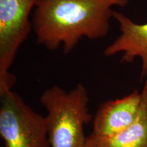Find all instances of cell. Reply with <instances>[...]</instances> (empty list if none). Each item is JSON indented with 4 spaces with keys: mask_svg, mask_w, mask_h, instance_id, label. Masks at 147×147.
Segmentation results:
<instances>
[{
    "mask_svg": "<svg viewBox=\"0 0 147 147\" xmlns=\"http://www.w3.org/2000/svg\"><path fill=\"white\" fill-rule=\"evenodd\" d=\"M142 102V93L135 89L123 97L104 102L97 111L90 136L108 138L122 131L136 119Z\"/></svg>",
    "mask_w": 147,
    "mask_h": 147,
    "instance_id": "obj_5",
    "label": "cell"
},
{
    "mask_svg": "<svg viewBox=\"0 0 147 147\" xmlns=\"http://www.w3.org/2000/svg\"><path fill=\"white\" fill-rule=\"evenodd\" d=\"M0 96V135L3 147H51L45 117L12 90Z\"/></svg>",
    "mask_w": 147,
    "mask_h": 147,
    "instance_id": "obj_3",
    "label": "cell"
},
{
    "mask_svg": "<svg viewBox=\"0 0 147 147\" xmlns=\"http://www.w3.org/2000/svg\"><path fill=\"white\" fill-rule=\"evenodd\" d=\"M36 1L0 0V95L11 91L16 82V77L9 70L33 28L29 14Z\"/></svg>",
    "mask_w": 147,
    "mask_h": 147,
    "instance_id": "obj_4",
    "label": "cell"
},
{
    "mask_svg": "<svg viewBox=\"0 0 147 147\" xmlns=\"http://www.w3.org/2000/svg\"><path fill=\"white\" fill-rule=\"evenodd\" d=\"M40 101L47 112L51 147H86L84 127L93 116L89 113L88 92L83 84L78 83L69 92L53 86L42 93Z\"/></svg>",
    "mask_w": 147,
    "mask_h": 147,
    "instance_id": "obj_2",
    "label": "cell"
},
{
    "mask_svg": "<svg viewBox=\"0 0 147 147\" xmlns=\"http://www.w3.org/2000/svg\"><path fill=\"white\" fill-rule=\"evenodd\" d=\"M113 18L118 22L121 35L104 51L106 57L122 53L121 61L132 63L139 57L142 60L141 79L147 76V23L137 24L125 14L114 11Z\"/></svg>",
    "mask_w": 147,
    "mask_h": 147,
    "instance_id": "obj_6",
    "label": "cell"
},
{
    "mask_svg": "<svg viewBox=\"0 0 147 147\" xmlns=\"http://www.w3.org/2000/svg\"><path fill=\"white\" fill-rule=\"evenodd\" d=\"M128 0H37L32 24L37 42L49 51L63 46L69 54L83 38L107 36L113 7H125Z\"/></svg>",
    "mask_w": 147,
    "mask_h": 147,
    "instance_id": "obj_1",
    "label": "cell"
},
{
    "mask_svg": "<svg viewBox=\"0 0 147 147\" xmlns=\"http://www.w3.org/2000/svg\"><path fill=\"white\" fill-rule=\"evenodd\" d=\"M142 93V102L136 119L127 127L113 136L87 137L86 147H147V78Z\"/></svg>",
    "mask_w": 147,
    "mask_h": 147,
    "instance_id": "obj_7",
    "label": "cell"
}]
</instances>
